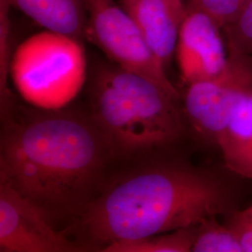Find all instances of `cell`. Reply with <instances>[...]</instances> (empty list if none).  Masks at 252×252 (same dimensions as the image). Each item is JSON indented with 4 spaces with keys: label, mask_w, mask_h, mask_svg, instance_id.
<instances>
[{
    "label": "cell",
    "mask_w": 252,
    "mask_h": 252,
    "mask_svg": "<svg viewBox=\"0 0 252 252\" xmlns=\"http://www.w3.org/2000/svg\"><path fill=\"white\" fill-rule=\"evenodd\" d=\"M119 4L166 68L175 56L180 27L186 14L183 0H119Z\"/></svg>",
    "instance_id": "obj_9"
},
{
    "label": "cell",
    "mask_w": 252,
    "mask_h": 252,
    "mask_svg": "<svg viewBox=\"0 0 252 252\" xmlns=\"http://www.w3.org/2000/svg\"><path fill=\"white\" fill-rule=\"evenodd\" d=\"M221 30L207 14L186 7L175 52L186 85L210 79L225 67L228 56Z\"/></svg>",
    "instance_id": "obj_8"
},
{
    "label": "cell",
    "mask_w": 252,
    "mask_h": 252,
    "mask_svg": "<svg viewBox=\"0 0 252 252\" xmlns=\"http://www.w3.org/2000/svg\"><path fill=\"white\" fill-rule=\"evenodd\" d=\"M21 97L41 110H58L81 92L87 60L80 39L49 30L29 36L12 54L9 70Z\"/></svg>",
    "instance_id": "obj_4"
},
{
    "label": "cell",
    "mask_w": 252,
    "mask_h": 252,
    "mask_svg": "<svg viewBox=\"0 0 252 252\" xmlns=\"http://www.w3.org/2000/svg\"><path fill=\"white\" fill-rule=\"evenodd\" d=\"M222 30L229 53L252 57V0L244 6L236 18Z\"/></svg>",
    "instance_id": "obj_15"
},
{
    "label": "cell",
    "mask_w": 252,
    "mask_h": 252,
    "mask_svg": "<svg viewBox=\"0 0 252 252\" xmlns=\"http://www.w3.org/2000/svg\"><path fill=\"white\" fill-rule=\"evenodd\" d=\"M87 11L85 37L123 69L150 79L172 98L179 93L165 66L156 57L138 27L114 0H83Z\"/></svg>",
    "instance_id": "obj_5"
},
{
    "label": "cell",
    "mask_w": 252,
    "mask_h": 252,
    "mask_svg": "<svg viewBox=\"0 0 252 252\" xmlns=\"http://www.w3.org/2000/svg\"><path fill=\"white\" fill-rule=\"evenodd\" d=\"M252 90V57L229 53L216 76L187 85L184 104L189 123L216 144L244 96Z\"/></svg>",
    "instance_id": "obj_6"
},
{
    "label": "cell",
    "mask_w": 252,
    "mask_h": 252,
    "mask_svg": "<svg viewBox=\"0 0 252 252\" xmlns=\"http://www.w3.org/2000/svg\"><path fill=\"white\" fill-rule=\"evenodd\" d=\"M175 99L155 82L118 65L101 67L91 87L92 120L113 153L162 147L182 131Z\"/></svg>",
    "instance_id": "obj_3"
},
{
    "label": "cell",
    "mask_w": 252,
    "mask_h": 252,
    "mask_svg": "<svg viewBox=\"0 0 252 252\" xmlns=\"http://www.w3.org/2000/svg\"><path fill=\"white\" fill-rule=\"evenodd\" d=\"M44 30L78 39L85 37L87 11L83 0H3Z\"/></svg>",
    "instance_id": "obj_10"
},
{
    "label": "cell",
    "mask_w": 252,
    "mask_h": 252,
    "mask_svg": "<svg viewBox=\"0 0 252 252\" xmlns=\"http://www.w3.org/2000/svg\"><path fill=\"white\" fill-rule=\"evenodd\" d=\"M245 4V0H189L187 8L202 11L223 29L236 18Z\"/></svg>",
    "instance_id": "obj_16"
},
{
    "label": "cell",
    "mask_w": 252,
    "mask_h": 252,
    "mask_svg": "<svg viewBox=\"0 0 252 252\" xmlns=\"http://www.w3.org/2000/svg\"><path fill=\"white\" fill-rule=\"evenodd\" d=\"M88 248L57 232L40 207L0 182V252H76Z\"/></svg>",
    "instance_id": "obj_7"
},
{
    "label": "cell",
    "mask_w": 252,
    "mask_h": 252,
    "mask_svg": "<svg viewBox=\"0 0 252 252\" xmlns=\"http://www.w3.org/2000/svg\"><path fill=\"white\" fill-rule=\"evenodd\" d=\"M243 252H252V205L235 212L229 223Z\"/></svg>",
    "instance_id": "obj_17"
},
{
    "label": "cell",
    "mask_w": 252,
    "mask_h": 252,
    "mask_svg": "<svg viewBox=\"0 0 252 252\" xmlns=\"http://www.w3.org/2000/svg\"><path fill=\"white\" fill-rule=\"evenodd\" d=\"M216 145L228 169L252 180V90L244 96Z\"/></svg>",
    "instance_id": "obj_11"
},
{
    "label": "cell",
    "mask_w": 252,
    "mask_h": 252,
    "mask_svg": "<svg viewBox=\"0 0 252 252\" xmlns=\"http://www.w3.org/2000/svg\"><path fill=\"white\" fill-rule=\"evenodd\" d=\"M9 6L0 0V107L2 120L11 112V92L9 88L11 57L9 55Z\"/></svg>",
    "instance_id": "obj_14"
},
{
    "label": "cell",
    "mask_w": 252,
    "mask_h": 252,
    "mask_svg": "<svg viewBox=\"0 0 252 252\" xmlns=\"http://www.w3.org/2000/svg\"><path fill=\"white\" fill-rule=\"evenodd\" d=\"M229 205L227 190L208 174L178 165L150 167L93 199L81 211V226L90 241L106 247L197 227Z\"/></svg>",
    "instance_id": "obj_2"
},
{
    "label": "cell",
    "mask_w": 252,
    "mask_h": 252,
    "mask_svg": "<svg viewBox=\"0 0 252 252\" xmlns=\"http://www.w3.org/2000/svg\"><path fill=\"white\" fill-rule=\"evenodd\" d=\"M192 252H243V250L229 225H222L213 218L196 227Z\"/></svg>",
    "instance_id": "obj_13"
},
{
    "label": "cell",
    "mask_w": 252,
    "mask_h": 252,
    "mask_svg": "<svg viewBox=\"0 0 252 252\" xmlns=\"http://www.w3.org/2000/svg\"><path fill=\"white\" fill-rule=\"evenodd\" d=\"M2 121L0 182L50 219L81 213L113 153L92 118L62 108Z\"/></svg>",
    "instance_id": "obj_1"
},
{
    "label": "cell",
    "mask_w": 252,
    "mask_h": 252,
    "mask_svg": "<svg viewBox=\"0 0 252 252\" xmlns=\"http://www.w3.org/2000/svg\"><path fill=\"white\" fill-rule=\"evenodd\" d=\"M194 228L180 229L165 234H155L134 240H121L108 244L104 252H192Z\"/></svg>",
    "instance_id": "obj_12"
}]
</instances>
